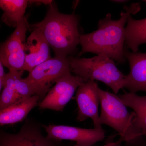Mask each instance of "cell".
I'll use <instances>...</instances> for the list:
<instances>
[{"instance_id": "obj_1", "label": "cell", "mask_w": 146, "mask_h": 146, "mask_svg": "<svg viewBox=\"0 0 146 146\" xmlns=\"http://www.w3.org/2000/svg\"><path fill=\"white\" fill-rule=\"evenodd\" d=\"M139 3H133L125 7V11L121 13V18L113 20L110 13L100 20L97 30L90 33L80 35L81 51L80 56L86 53L103 54L123 63L125 61L123 46L125 41V25L131 15L136 14L141 10Z\"/></svg>"}, {"instance_id": "obj_2", "label": "cell", "mask_w": 146, "mask_h": 146, "mask_svg": "<svg viewBox=\"0 0 146 146\" xmlns=\"http://www.w3.org/2000/svg\"><path fill=\"white\" fill-rule=\"evenodd\" d=\"M48 6L44 18L37 23L29 25V29L41 31L55 56L68 57L75 52L80 43L78 17L74 13H60L54 2Z\"/></svg>"}, {"instance_id": "obj_3", "label": "cell", "mask_w": 146, "mask_h": 146, "mask_svg": "<svg viewBox=\"0 0 146 146\" xmlns=\"http://www.w3.org/2000/svg\"><path fill=\"white\" fill-rule=\"evenodd\" d=\"M101 125H106L116 130L121 140L131 143L143 136L136 123L135 112L130 113L120 100L119 96L99 88Z\"/></svg>"}, {"instance_id": "obj_4", "label": "cell", "mask_w": 146, "mask_h": 146, "mask_svg": "<svg viewBox=\"0 0 146 146\" xmlns=\"http://www.w3.org/2000/svg\"><path fill=\"white\" fill-rule=\"evenodd\" d=\"M71 72L83 80L101 81L117 94L124 88L125 76L117 68L113 59L104 55L90 58L68 57Z\"/></svg>"}, {"instance_id": "obj_5", "label": "cell", "mask_w": 146, "mask_h": 146, "mask_svg": "<svg viewBox=\"0 0 146 146\" xmlns=\"http://www.w3.org/2000/svg\"><path fill=\"white\" fill-rule=\"evenodd\" d=\"M68 57L55 56L37 65L25 79L31 86L35 95L44 96L54 84L63 77L70 74Z\"/></svg>"}, {"instance_id": "obj_6", "label": "cell", "mask_w": 146, "mask_h": 146, "mask_svg": "<svg viewBox=\"0 0 146 146\" xmlns=\"http://www.w3.org/2000/svg\"><path fill=\"white\" fill-rule=\"evenodd\" d=\"M29 29L27 16L19 21L9 37L0 46V62L9 71L23 70L26 57V37Z\"/></svg>"}, {"instance_id": "obj_7", "label": "cell", "mask_w": 146, "mask_h": 146, "mask_svg": "<svg viewBox=\"0 0 146 146\" xmlns=\"http://www.w3.org/2000/svg\"><path fill=\"white\" fill-rule=\"evenodd\" d=\"M47 137L55 141L69 140L75 142V146H92L102 141L105 131L102 128L86 129L68 125H42Z\"/></svg>"}, {"instance_id": "obj_8", "label": "cell", "mask_w": 146, "mask_h": 146, "mask_svg": "<svg viewBox=\"0 0 146 146\" xmlns=\"http://www.w3.org/2000/svg\"><path fill=\"white\" fill-rule=\"evenodd\" d=\"M84 81L80 77L71 74L58 80L46 96L38 104L40 109L62 111L70 101L78 88Z\"/></svg>"}, {"instance_id": "obj_9", "label": "cell", "mask_w": 146, "mask_h": 146, "mask_svg": "<svg viewBox=\"0 0 146 146\" xmlns=\"http://www.w3.org/2000/svg\"><path fill=\"white\" fill-rule=\"evenodd\" d=\"M41 126L29 119L16 133L0 131V146H57L56 141L44 136Z\"/></svg>"}, {"instance_id": "obj_10", "label": "cell", "mask_w": 146, "mask_h": 146, "mask_svg": "<svg viewBox=\"0 0 146 146\" xmlns=\"http://www.w3.org/2000/svg\"><path fill=\"white\" fill-rule=\"evenodd\" d=\"M99 88L94 80H88L78 88L75 97L78 108L77 121L81 122L90 118L96 128L102 127L98 112L100 104Z\"/></svg>"}, {"instance_id": "obj_11", "label": "cell", "mask_w": 146, "mask_h": 146, "mask_svg": "<svg viewBox=\"0 0 146 146\" xmlns=\"http://www.w3.org/2000/svg\"><path fill=\"white\" fill-rule=\"evenodd\" d=\"M32 30L26 43V51L29 53L26 57L24 71L29 72L52 58L50 45L42 32L38 29Z\"/></svg>"}, {"instance_id": "obj_12", "label": "cell", "mask_w": 146, "mask_h": 146, "mask_svg": "<svg viewBox=\"0 0 146 146\" xmlns=\"http://www.w3.org/2000/svg\"><path fill=\"white\" fill-rule=\"evenodd\" d=\"M124 55L128 60L130 69L129 74L125 76L124 88L132 94L146 92V53L124 50Z\"/></svg>"}, {"instance_id": "obj_13", "label": "cell", "mask_w": 146, "mask_h": 146, "mask_svg": "<svg viewBox=\"0 0 146 146\" xmlns=\"http://www.w3.org/2000/svg\"><path fill=\"white\" fill-rule=\"evenodd\" d=\"M41 98L37 95L22 98L4 109L0 110V125L14 124L25 120Z\"/></svg>"}, {"instance_id": "obj_14", "label": "cell", "mask_w": 146, "mask_h": 146, "mask_svg": "<svg viewBox=\"0 0 146 146\" xmlns=\"http://www.w3.org/2000/svg\"><path fill=\"white\" fill-rule=\"evenodd\" d=\"M29 1L1 0L0 7L3 11L1 21L9 27L16 28L24 17Z\"/></svg>"}, {"instance_id": "obj_15", "label": "cell", "mask_w": 146, "mask_h": 146, "mask_svg": "<svg viewBox=\"0 0 146 146\" xmlns=\"http://www.w3.org/2000/svg\"><path fill=\"white\" fill-rule=\"evenodd\" d=\"M125 32V42L128 48L132 52H138L139 46L146 44V18L137 20L130 16Z\"/></svg>"}, {"instance_id": "obj_16", "label": "cell", "mask_w": 146, "mask_h": 146, "mask_svg": "<svg viewBox=\"0 0 146 146\" xmlns=\"http://www.w3.org/2000/svg\"><path fill=\"white\" fill-rule=\"evenodd\" d=\"M120 100L125 105L134 110L136 115V123L143 136L146 135V96L125 93L119 95Z\"/></svg>"}, {"instance_id": "obj_17", "label": "cell", "mask_w": 146, "mask_h": 146, "mask_svg": "<svg viewBox=\"0 0 146 146\" xmlns=\"http://www.w3.org/2000/svg\"><path fill=\"white\" fill-rule=\"evenodd\" d=\"M21 71H9L7 73L0 98V110L8 107L21 99L15 88L16 79Z\"/></svg>"}, {"instance_id": "obj_18", "label": "cell", "mask_w": 146, "mask_h": 146, "mask_svg": "<svg viewBox=\"0 0 146 146\" xmlns=\"http://www.w3.org/2000/svg\"><path fill=\"white\" fill-rule=\"evenodd\" d=\"M24 71H21L15 82V88L16 92L21 98H27L35 95L30 84L22 76Z\"/></svg>"}, {"instance_id": "obj_19", "label": "cell", "mask_w": 146, "mask_h": 146, "mask_svg": "<svg viewBox=\"0 0 146 146\" xmlns=\"http://www.w3.org/2000/svg\"><path fill=\"white\" fill-rule=\"evenodd\" d=\"M3 65L0 62V90L1 91L3 88L6 76V74L3 68Z\"/></svg>"}, {"instance_id": "obj_20", "label": "cell", "mask_w": 146, "mask_h": 146, "mask_svg": "<svg viewBox=\"0 0 146 146\" xmlns=\"http://www.w3.org/2000/svg\"><path fill=\"white\" fill-rule=\"evenodd\" d=\"M53 2L52 1L50 0H40V1H29V4H31L33 3H35L36 5H40L41 4H44L49 5Z\"/></svg>"}, {"instance_id": "obj_21", "label": "cell", "mask_w": 146, "mask_h": 146, "mask_svg": "<svg viewBox=\"0 0 146 146\" xmlns=\"http://www.w3.org/2000/svg\"><path fill=\"white\" fill-rule=\"evenodd\" d=\"M121 140H120L117 142H114L112 145L110 146H121V143L122 142Z\"/></svg>"}, {"instance_id": "obj_22", "label": "cell", "mask_w": 146, "mask_h": 146, "mask_svg": "<svg viewBox=\"0 0 146 146\" xmlns=\"http://www.w3.org/2000/svg\"><path fill=\"white\" fill-rule=\"evenodd\" d=\"M114 143L113 142H109V143H107L105 145H104L102 146H110L111 145H112L113 143Z\"/></svg>"}]
</instances>
